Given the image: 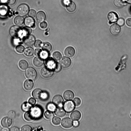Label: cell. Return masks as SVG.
Masks as SVG:
<instances>
[{
	"label": "cell",
	"mask_w": 131,
	"mask_h": 131,
	"mask_svg": "<svg viewBox=\"0 0 131 131\" xmlns=\"http://www.w3.org/2000/svg\"><path fill=\"white\" fill-rule=\"evenodd\" d=\"M22 31L19 27L14 26L11 27L10 29L9 33L12 37L14 38L19 37L21 35Z\"/></svg>",
	"instance_id": "6da1fadb"
},
{
	"label": "cell",
	"mask_w": 131,
	"mask_h": 131,
	"mask_svg": "<svg viewBox=\"0 0 131 131\" xmlns=\"http://www.w3.org/2000/svg\"><path fill=\"white\" fill-rule=\"evenodd\" d=\"M29 11V8L26 4H23L18 6L17 8L18 14L21 16H26L28 13Z\"/></svg>",
	"instance_id": "7a4b0ae2"
},
{
	"label": "cell",
	"mask_w": 131,
	"mask_h": 131,
	"mask_svg": "<svg viewBox=\"0 0 131 131\" xmlns=\"http://www.w3.org/2000/svg\"><path fill=\"white\" fill-rule=\"evenodd\" d=\"M25 74L26 77L31 80H34L36 78L37 74L36 71L33 68L30 67L26 70Z\"/></svg>",
	"instance_id": "3957f363"
},
{
	"label": "cell",
	"mask_w": 131,
	"mask_h": 131,
	"mask_svg": "<svg viewBox=\"0 0 131 131\" xmlns=\"http://www.w3.org/2000/svg\"><path fill=\"white\" fill-rule=\"evenodd\" d=\"M53 70L48 66H45L41 70V74L44 78H48L51 77L53 75Z\"/></svg>",
	"instance_id": "277c9868"
},
{
	"label": "cell",
	"mask_w": 131,
	"mask_h": 131,
	"mask_svg": "<svg viewBox=\"0 0 131 131\" xmlns=\"http://www.w3.org/2000/svg\"><path fill=\"white\" fill-rule=\"evenodd\" d=\"M31 111L35 116V118H37L41 117L43 114L42 109L40 106L38 105L34 106L32 108Z\"/></svg>",
	"instance_id": "5b68a950"
},
{
	"label": "cell",
	"mask_w": 131,
	"mask_h": 131,
	"mask_svg": "<svg viewBox=\"0 0 131 131\" xmlns=\"http://www.w3.org/2000/svg\"><path fill=\"white\" fill-rule=\"evenodd\" d=\"M35 38L32 35H29L24 37L23 40L24 43L27 46L32 45L35 41Z\"/></svg>",
	"instance_id": "8992f818"
},
{
	"label": "cell",
	"mask_w": 131,
	"mask_h": 131,
	"mask_svg": "<svg viewBox=\"0 0 131 131\" xmlns=\"http://www.w3.org/2000/svg\"><path fill=\"white\" fill-rule=\"evenodd\" d=\"M121 27L117 24H114L112 25L110 28L111 33L114 36H116L118 35L121 32Z\"/></svg>",
	"instance_id": "52a82bcc"
},
{
	"label": "cell",
	"mask_w": 131,
	"mask_h": 131,
	"mask_svg": "<svg viewBox=\"0 0 131 131\" xmlns=\"http://www.w3.org/2000/svg\"><path fill=\"white\" fill-rule=\"evenodd\" d=\"M52 102L56 106L59 107H62L64 102L62 97L60 95H57L54 97L52 99Z\"/></svg>",
	"instance_id": "ba28073f"
},
{
	"label": "cell",
	"mask_w": 131,
	"mask_h": 131,
	"mask_svg": "<svg viewBox=\"0 0 131 131\" xmlns=\"http://www.w3.org/2000/svg\"><path fill=\"white\" fill-rule=\"evenodd\" d=\"M75 104L72 101H69L65 102L63 105L64 110L68 112H70L74 109Z\"/></svg>",
	"instance_id": "9c48e42d"
},
{
	"label": "cell",
	"mask_w": 131,
	"mask_h": 131,
	"mask_svg": "<svg viewBox=\"0 0 131 131\" xmlns=\"http://www.w3.org/2000/svg\"><path fill=\"white\" fill-rule=\"evenodd\" d=\"M61 66L64 68L69 67L71 64V61L69 58L64 57H63L60 62Z\"/></svg>",
	"instance_id": "30bf717a"
},
{
	"label": "cell",
	"mask_w": 131,
	"mask_h": 131,
	"mask_svg": "<svg viewBox=\"0 0 131 131\" xmlns=\"http://www.w3.org/2000/svg\"><path fill=\"white\" fill-rule=\"evenodd\" d=\"M62 126L67 128L71 127L73 125V122L71 119L69 118H66L62 120L61 122Z\"/></svg>",
	"instance_id": "8fae6325"
},
{
	"label": "cell",
	"mask_w": 131,
	"mask_h": 131,
	"mask_svg": "<svg viewBox=\"0 0 131 131\" xmlns=\"http://www.w3.org/2000/svg\"><path fill=\"white\" fill-rule=\"evenodd\" d=\"M107 18L110 24L116 22L118 19L117 14L114 12H111L109 13L108 15Z\"/></svg>",
	"instance_id": "7c38bea8"
},
{
	"label": "cell",
	"mask_w": 131,
	"mask_h": 131,
	"mask_svg": "<svg viewBox=\"0 0 131 131\" xmlns=\"http://www.w3.org/2000/svg\"><path fill=\"white\" fill-rule=\"evenodd\" d=\"M24 23L27 26L32 28H34L35 27V20L31 17H26L25 19Z\"/></svg>",
	"instance_id": "4fadbf2b"
},
{
	"label": "cell",
	"mask_w": 131,
	"mask_h": 131,
	"mask_svg": "<svg viewBox=\"0 0 131 131\" xmlns=\"http://www.w3.org/2000/svg\"><path fill=\"white\" fill-rule=\"evenodd\" d=\"M12 121L11 118L8 117L3 118L1 120V124L2 126L4 127L8 128L12 125Z\"/></svg>",
	"instance_id": "5bb4252c"
},
{
	"label": "cell",
	"mask_w": 131,
	"mask_h": 131,
	"mask_svg": "<svg viewBox=\"0 0 131 131\" xmlns=\"http://www.w3.org/2000/svg\"><path fill=\"white\" fill-rule=\"evenodd\" d=\"M75 53V51L74 48L71 46L68 47L64 50L65 55L69 57H72L73 56Z\"/></svg>",
	"instance_id": "9a60e30c"
},
{
	"label": "cell",
	"mask_w": 131,
	"mask_h": 131,
	"mask_svg": "<svg viewBox=\"0 0 131 131\" xmlns=\"http://www.w3.org/2000/svg\"><path fill=\"white\" fill-rule=\"evenodd\" d=\"M8 6L4 4L0 5V15L2 16H5L7 15L9 11Z\"/></svg>",
	"instance_id": "2e32d148"
},
{
	"label": "cell",
	"mask_w": 131,
	"mask_h": 131,
	"mask_svg": "<svg viewBox=\"0 0 131 131\" xmlns=\"http://www.w3.org/2000/svg\"><path fill=\"white\" fill-rule=\"evenodd\" d=\"M44 61L43 58L39 56L35 57L34 59L33 63L34 65L36 67H40L43 64Z\"/></svg>",
	"instance_id": "e0dca14e"
},
{
	"label": "cell",
	"mask_w": 131,
	"mask_h": 131,
	"mask_svg": "<svg viewBox=\"0 0 131 131\" xmlns=\"http://www.w3.org/2000/svg\"><path fill=\"white\" fill-rule=\"evenodd\" d=\"M43 93L41 90L39 89H36L32 91V95L35 99L39 100L42 99Z\"/></svg>",
	"instance_id": "ac0fdd59"
},
{
	"label": "cell",
	"mask_w": 131,
	"mask_h": 131,
	"mask_svg": "<svg viewBox=\"0 0 131 131\" xmlns=\"http://www.w3.org/2000/svg\"><path fill=\"white\" fill-rule=\"evenodd\" d=\"M36 16V19L39 23H41L43 22L46 18L45 13L42 11L38 12Z\"/></svg>",
	"instance_id": "d6986e66"
},
{
	"label": "cell",
	"mask_w": 131,
	"mask_h": 131,
	"mask_svg": "<svg viewBox=\"0 0 131 131\" xmlns=\"http://www.w3.org/2000/svg\"><path fill=\"white\" fill-rule=\"evenodd\" d=\"M63 97L66 100L70 101L73 99L74 97L73 92L70 90H67L64 93Z\"/></svg>",
	"instance_id": "ffe728a7"
},
{
	"label": "cell",
	"mask_w": 131,
	"mask_h": 131,
	"mask_svg": "<svg viewBox=\"0 0 131 131\" xmlns=\"http://www.w3.org/2000/svg\"><path fill=\"white\" fill-rule=\"evenodd\" d=\"M34 86V83L33 82L30 80H26L24 84L25 89L27 91H30L32 90Z\"/></svg>",
	"instance_id": "44dd1931"
},
{
	"label": "cell",
	"mask_w": 131,
	"mask_h": 131,
	"mask_svg": "<svg viewBox=\"0 0 131 131\" xmlns=\"http://www.w3.org/2000/svg\"><path fill=\"white\" fill-rule=\"evenodd\" d=\"M54 114L57 116L60 117H62L66 115L65 111L62 108L59 107L55 109Z\"/></svg>",
	"instance_id": "7402d4cb"
},
{
	"label": "cell",
	"mask_w": 131,
	"mask_h": 131,
	"mask_svg": "<svg viewBox=\"0 0 131 131\" xmlns=\"http://www.w3.org/2000/svg\"><path fill=\"white\" fill-rule=\"evenodd\" d=\"M71 118L74 121H78L81 118V114L78 111H75L73 112L71 115Z\"/></svg>",
	"instance_id": "603a6c76"
},
{
	"label": "cell",
	"mask_w": 131,
	"mask_h": 131,
	"mask_svg": "<svg viewBox=\"0 0 131 131\" xmlns=\"http://www.w3.org/2000/svg\"><path fill=\"white\" fill-rule=\"evenodd\" d=\"M24 117L25 119L28 121H31L34 120L35 117L31 111L26 112L24 114Z\"/></svg>",
	"instance_id": "cb8c5ba5"
},
{
	"label": "cell",
	"mask_w": 131,
	"mask_h": 131,
	"mask_svg": "<svg viewBox=\"0 0 131 131\" xmlns=\"http://www.w3.org/2000/svg\"><path fill=\"white\" fill-rule=\"evenodd\" d=\"M24 18L22 16H17L14 20V23L16 25L20 26L22 25L24 22Z\"/></svg>",
	"instance_id": "d4e9b609"
},
{
	"label": "cell",
	"mask_w": 131,
	"mask_h": 131,
	"mask_svg": "<svg viewBox=\"0 0 131 131\" xmlns=\"http://www.w3.org/2000/svg\"><path fill=\"white\" fill-rule=\"evenodd\" d=\"M76 7L75 4L73 2H71L68 4L66 8L67 10L70 12H73L75 11Z\"/></svg>",
	"instance_id": "484cf974"
},
{
	"label": "cell",
	"mask_w": 131,
	"mask_h": 131,
	"mask_svg": "<svg viewBox=\"0 0 131 131\" xmlns=\"http://www.w3.org/2000/svg\"><path fill=\"white\" fill-rule=\"evenodd\" d=\"M52 49V46L49 43L47 42H44L42 46V49L47 52H50Z\"/></svg>",
	"instance_id": "4316f807"
},
{
	"label": "cell",
	"mask_w": 131,
	"mask_h": 131,
	"mask_svg": "<svg viewBox=\"0 0 131 131\" xmlns=\"http://www.w3.org/2000/svg\"><path fill=\"white\" fill-rule=\"evenodd\" d=\"M34 52L33 49L31 47L26 48L24 51V53L28 57L32 56L33 55Z\"/></svg>",
	"instance_id": "83f0119b"
},
{
	"label": "cell",
	"mask_w": 131,
	"mask_h": 131,
	"mask_svg": "<svg viewBox=\"0 0 131 131\" xmlns=\"http://www.w3.org/2000/svg\"><path fill=\"white\" fill-rule=\"evenodd\" d=\"M20 68L22 70H25L28 67V64L26 61L25 60H21L19 63Z\"/></svg>",
	"instance_id": "f1b7e54d"
},
{
	"label": "cell",
	"mask_w": 131,
	"mask_h": 131,
	"mask_svg": "<svg viewBox=\"0 0 131 131\" xmlns=\"http://www.w3.org/2000/svg\"><path fill=\"white\" fill-rule=\"evenodd\" d=\"M31 105L27 102L23 103L21 106V109L24 112L29 111L31 108Z\"/></svg>",
	"instance_id": "f546056e"
},
{
	"label": "cell",
	"mask_w": 131,
	"mask_h": 131,
	"mask_svg": "<svg viewBox=\"0 0 131 131\" xmlns=\"http://www.w3.org/2000/svg\"><path fill=\"white\" fill-rule=\"evenodd\" d=\"M114 3L115 6L119 8L124 6L125 3L124 0H114Z\"/></svg>",
	"instance_id": "4dcf8cb0"
},
{
	"label": "cell",
	"mask_w": 131,
	"mask_h": 131,
	"mask_svg": "<svg viewBox=\"0 0 131 131\" xmlns=\"http://www.w3.org/2000/svg\"><path fill=\"white\" fill-rule=\"evenodd\" d=\"M22 32L25 35H28L30 34L32 32V29L29 27H25L23 28Z\"/></svg>",
	"instance_id": "1f68e13d"
},
{
	"label": "cell",
	"mask_w": 131,
	"mask_h": 131,
	"mask_svg": "<svg viewBox=\"0 0 131 131\" xmlns=\"http://www.w3.org/2000/svg\"><path fill=\"white\" fill-rule=\"evenodd\" d=\"M46 64L48 67H52L55 63L54 60L51 58H49L46 61Z\"/></svg>",
	"instance_id": "d6a6232c"
},
{
	"label": "cell",
	"mask_w": 131,
	"mask_h": 131,
	"mask_svg": "<svg viewBox=\"0 0 131 131\" xmlns=\"http://www.w3.org/2000/svg\"><path fill=\"white\" fill-rule=\"evenodd\" d=\"M45 117L48 119H51L54 116L53 113L50 111H46L44 114Z\"/></svg>",
	"instance_id": "836d02e7"
},
{
	"label": "cell",
	"mask_w": 131,
	"mask_h": 131,
	"mask_svg": "<svg viewBox=\"0 0 131 131\" xmlns=\"http://www.w3.org/2000/svg\"><path fill=\"white\" fill-rule=\"evenodd\" d=\"M53 57L55 60L57 61H58L61 58L62 55L59 52L56 51L53 53Z\"/></svg>",
	"instance_id": "e575fe53"
},
{
	"label": "cell",
	"mask_w": 131,
	"mask_h": 131,
	"mask_svg": "<svg viewBox=\"0 0 131 131\" xmlns=\"http://www.w3.org/2000/svg\"><path fill=\"white\" fill-rule=\"evenodd\" d=\"M61 66L58 62L55 63L53 66V69L56 72H59L61 69Z\"/></svg>",
	"instance_id": "d590c367"
},
{
	"label": "cell",
	"mask_w": 131,
	"mask_h": 131,
	"mask_svg": "<svg viewBox=\"0 0 131 131\" xmlns=\"http://www.w3.org/2000/svg\"><path fill=\"white\" fill-rule=\"evenodd\" d=\"M61 121V119L57 117H53L52 121L53 124L55 125H59Z\"/></svg>",
	"instance_id": "8d00e7d4"
},
{
	"label": "cell",
	"mask_w": 131,
	"mask_h": 131,
	"mask_svg": "<svg viewBox=\"0 0 131 131\" xmlns=\"http://www.w3.org/2000/svg\"><path fill=\"white\" fill-rule=\"evenodd\" d=\"M47 109L49 111H53L56 109L55 105L52 103H49L47 106Z\"/></svg>",
	"instance_id": "74e56055"
},
{
	"label": "cell",
	"mask_w": 131,
	"mask_h": 131,
	"mask_svg": "<svg viewBox=\"0 0 131 131\" xmlns=\"http://www.w3.org/2000/svg\"><path fill=\"white\" fill-rule=\"evenodd\" d=\"M24 47L21 45L17 46L16 48V50L18 52L20 53H23L24 51Z\"/></svg>",
	"instance_id": "f35d334b"
},
{
	"label": "cell",
	"mask_w": 131,
	"mask_h": 131,
	"mask_svg": "<svg viewBox=\"0 0 131 131\" xmlns=\"http://www.w3.org/2000/svg\"><path fill=\"white\" fill-rule=\"evenodd\" d=\"M8 117L11 119L14 118L16 116V113L13 110H11L9 111L7 114Z\"/></svg>",
	"instance_id": "ab89813d"
},
{
	"label": "cell",
	"mask_w": 131,
	"mask_h": 131,
	"mask_svg": "<svg viewBox=\"0 0 131 131\" xmlns=\"http://www.w3.org/2000/svg\"><path fill=\"white\" fill-rule=\"evenodd\" d=\"M36 15V12L34 9H31L30 10L28 13V16L32 18L35 17Z\"/></svg>",
	"instance_id": "60d3db41"
},
{
	"label": "cell",
	"mask_w": 131,
	"mask_h": 131,
	"mask_svg": "<svg viewBox=\"0 0 131 131\" xmlns=\"http://www.w3.org/2000/svg\"><path fill=\"white\" fill-rule=\"evenodd\" d=\"M32 130V128L28 125H26L23 126L21 129V130L22 131H31Z\"/></svg>",
	"instance_id": "b9f144b4"
},
{
	"label": "cell",
	"mask_w": 131,
	"mask_h": 131,
	"mask_svg": "<svg viewBox=\"0 0 131 131\" xmlns=\"http://www.w3.org/2000/svg\"><path fill=\"white\" fill-rule=\"evenodd\" d=\"M42 44V42L40 40H37L34 43V46L36 48L41 47Z\"/></svg>",
	"instance_id": "7bdbcfd3"
},
{
	"label": "cell",
	"mask_w": 131,
	"mask_h": 131,
	"mask_svg": "<svg viewBox=\"0 0 131 131\" xmlns=\"http://www.w3.org/2000/svg\"><path fill=\"white\" fill-rule=\"evenodd\" d=\"M73 101L75 105L77 106L80 105L81 102L80 99L79 98L77 97L75 98Z\"/></svg>",
	"instance_id": "ee69618b"
},
{
	"label": "cell",
	"mask_w": 131,
	"mask_h": 131,
	"mask_svg": "<svg viewBox=\"0 0 131 131\" xmlns=\"http://www.w3.org/2000/svg\"><path fill=\"white\" fill-rule=\"evenodd\" d=\"M117 24L119 26H122L125 24V20L122 18H120L118 20Z\"/></svg>",
	"instance_id": "f6af8a7d"
},
{
	"label": "cell",
	"mask_w": 131,
	"mask_h": 131,
	"mask_svg": "<svg viewBox=\"0 0 131 131\" xmlns=\"http://www.w3.org/2000/svg\"><path fill=\"white\" fill-rule=\"evenodd\" d=\"M48 56V52L46 51H42L41 52L40 56L42 58L44 59L46 58Z\"/></svg>",
	"instance_id": "bcb514c9"
},
{
	"label": "cell",
	"mask_w": 131,
	"mask_h": 131,
	"mask_svg": "<svg viewBox=\"0 0 131 131\" xmlns=\"http://www.w3.org/2000/svg\"><path fill=\"white\" fill-rule=\"evenodd\" d=\"M42 50L40 49H35V55L37 56H40L41 52H42Z\"/></svg>",
	"instance_id": "7dc6e473"
},
{
	"label": "cell",
	"mask_w": 131,
	"mask_h": 131,
	"mask_svg": "<svg viewBox=\"0 0 131 131\" xmlns=\"http://www.w3.org/2000/svg\"><path fill=\"white\" fill-rule=\"evenodd\" d=\"M36 100L33 98H30L28 100L29 103L31 105H34L36 103Z\"/></svg>",
	"instance_id": "c3c4849f"
},
{
	"label": "cell",
	"mask_w": 131,
	"mask_h": 131,
	"mask_svg": "<svg viewBox=\"0 0 131 131\" xmlns=\"http://www.w3.org/2000/svg\"><path fill=\"white\" fill-rule=\"evenodd\" d=\"M16 0H6V3L10 5L14 4L16 3Z\"/></svg>",
	"instance_id": "681fc988"
},
{
	"label": "cell",
	"mask_w": 131,
	"mask_h": 131,
	"mask_svg": "<svg viewBox=\"0 0 131 131\" xmlns=\"http://www.w3.org/2000/svg\"><path fill=\"white\" fill-rule=\"evenodd\" d=\"M47 26V24L45 22H41L40 25V27L43 29L46 28Z\"/></svg>",
	"instance_id": "f907efd6"
},
{
	"label": "cell",
	"mask_w": 131,
	"mask_h": 131,
	"mask_svg": "<svg viewBox=\"0 0 131 131\" xmlns=\"http://www.w3.org/2000/svg\"><path fill=\"white\" fill-rule=\"evenodd\" d=\"M48 94L46 92L43 93L42 99L43 100H46L48 99Z\"/></svg>",
	"instance_id": "816d5d0a"
},
{
	"label": "cell",
	"mask_w": 131,
	"mask_h": 131,
	"mask_svg": "<svg viewBox=\"0 0 131 131\" xmlns=\"http://www.w3.org/2000/svg\"><path fill=\"white\" fill-rule=\"evenodd\" d=\"M19 128L16 127H11L9 129V131H19Z\"/></svg>",
	"instance_id": "f5cc1de1"
},
{
	"label": "cell",
	"mask_w": 131,
	"mask_h": 131,
	"mask_svg": "<svg viewBox=\"0 0 131 131\" xmlns=\"http://www.w3.org/2000/svg\"><path fill=\"white\" fill-rule=\"evenodd\" d=\"M126 24L128 26H131V18H129L127 20Z\"/></svg>",
	"instance_id": "db71d44e"
},
{
	"label": "cell",
	"mask_w": 131,
	"mask_h": 131,
	"mask_svg": "<svg viewBox=\"0 0 131 131\" xmlns=\"http://www.w3.org/2000/svg\"><path fill=\"white\" fill-rule=\"evenodd\" d=\"M79 124V122L77 121H75L73 122V125L75 127H77Z\"/></svg>",
	"instance_id": "11a10c76"
},
{
	"label": "cell",
	"mask_w": 131,
	"mask_h": 131,
	"mask_svg": "<svg viewBox=\"0 0 131 131\" xmlns=\"http://www.w3.org/2000/svg\"><path fill=\"white\" fill-rule=\"evenodd\" d=\"M15 43L16 44H18L20 43H21V42L19 39H16L15 40Z\"/></svg>",
	"instance_id": "9f6ffc18"
},
{
	"label": "cell",
	"mask_w": 131,
	"mask_h": 131,
	"mask_svg": "<svg viewBox=\"0 0 131 131\" xmlns=\"http://www.w3.org/2000/svg\"><path fill=\"white\" fill-rule=\"evenodd\" d=\"M1 130L2 131H9V129L5 127V128H2Z\"/></svg>",
	"instance_id": "6f0895ef"
},
{
	"label": "cell",
	"mask_w": 131,
	"mask_h": 131,
	"mask_svg": "<svg viewBox=\"0 0 131 131\" xmlns=\"http://www.w3.org/2000/svg\"><path fill=\"white\" fill-rule=\"evenodd\" d=\"M125 0L127 3L129 4H131V0Z\"/></svg>",
	"instance_id": "680465c9"
},
{
	"label": "cell",
	"mask_w": 131,
	"mask_h": 131,
	"mask_svg": "<svg viewBox=\"0 0 131 131\" xmlns=\"http://www.w3.org/2000/svg\"><path fill=\"white\" fill-rule=\"evenodd\" d=\"M1 1L3 3H6V0H1Z\"/></svg>",
	"instance_id": "91938a15"
},
{
	"label": "cell",
	"mask_w": 131,
	"mask_h": 131,
	"mask_svg": "<svg viewBox=\"0 0 131 131\" xmlns=\"http://www.w3.org/2000/svg\"><path fill=\"white\" fill-rule=\"evenodd\" d=\"M130 12H131V6L130 7Z\"/></svg>",
	"instance_id": "94428289"
}]
</instances>
